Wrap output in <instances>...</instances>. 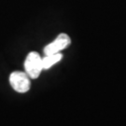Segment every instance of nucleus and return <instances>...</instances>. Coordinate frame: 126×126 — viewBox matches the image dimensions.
<instances>
[{"label":"nucleus","mask_w":126,"mask_h":126,"mask_svg":"<svg viewBox=\"0 0 126 126\" xmlns=\"http://www.w3.org/2000/svg\"><path fill=\"white\" fill-rule=\"evenodd\" d=\"M24 69L25 73L29 76L30 79H37L40 75L42 67V58L40 55L36 51L29 52L24 61Z\"/></svg>","instance_id":"obj_1"},{"label":"nucleus","mask_w":126,"mask_h":126,"mask_svg":"<svg viewBox=\"0 0 126 126\" xmlns=\"http://www.w3.org/2000/svg\"><path fill=\"white\" fill-rule=\"evenodd\" d=\"M9 83L14 91L20 94H24L30 90L31 81L25 72L14 71L9 76Z\"/></svg>","instance_id":"obj_2"},{"label":"nucleus","mask_w":126,"mask_h":126,"mask_svg":"<svg viewBox=\"0 0 126 126\" xmlns=\"http://www.w3.org/2000/svg\"><path fill=\"white\" fill-rule=\"evenodd\" d=\"M70 44H71V39H70L69 36L65 33H62V34L58 35L57 37L51 43L46 46L43 51H44L45 55L58 53L64 49H66Z\"/></svg>","instance_id":"obj_3"},{"label":"nucleus","mask_w":126,"mask_h":126,"mask_svg":"<svg viewBox=\"0 0 126 126\" xmlns=\"http://www.w3.org/2000/svg\"><path fill=\"white\" fill-rule=\"evenodd\" d=\"M63 58V54L61 52L50 55H45L44 58H42V67L43 69H49L51 66H53L55 63H59Z\"/></svg>","instance_id":"obj_4"}]
</instances>
